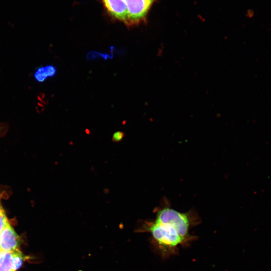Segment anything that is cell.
<instances>
[{
    "label": "cell",
    "mask_w": 271,
    "mask_h": 271,
    "mask_svg": "<svg viewBox=\"0 0 271 271\" xmlns=\"http://www.w3.org/2000/svg\"><path fill=\"white\" fill-rule=\"evenodd\" d=\"M155 218L145 221L138 231L151 235L153 250L163 259L178 254V246H189L197 238L190 233V229L201 222L197 211L191 209L185 213L173 209L166 198L154 210Z\"/></svg>",
    "instance_id": "obj_1"
},
{
    "label": "cell",
    "mask_w": 271,
    "mask_h": 271,
    "mask_svg": "<svg viewBox=\"0 0 271 271\" xmlns=\"http://www.w3.org/2000/svg\"><path fill=\"white\" fill-rule=\"evenodd\" d=\"M153 1L124 0L127 9L128 25L137 23L144 18Z\"/></svg>",
    "instance_id": "obj_2"
},
{
    "label": "cell",
    "mask_w": 271,
    "mask_h": 271,
    "mask_svg": "<svg viewBox=\"0 0 271 271\" xmlns=\"http://www.w3.org/2000/svg\"><path fill=\"white\" fill-rule=\"evenodd\" d=\"M20 237L9 222L0 233V250L12 252L18 249Z\"/></svg>",
    "instance_id": "obj_3"
},
{
    "label": "cell",
    "mask_w": 271,
    "mask_h": 271,
    "mask_svg": "<svg viewBox=\"0 0 271 271\" xmlns=\"http://www.w3.org/2000/svg\"><path fill=\"white\" fill-rule=\"evenodd\" d=\"M103 1L111 15L128 25V13L124 0H103Z\"/></svg>",
    "instance_id": "obj_4"
},
{
    "label": "cell",
    "mask_w": 271,
    "mask_h": 271,
    "mask_svg": "<svg viewBox=\"0 0 271 271\" xmlns=\"http://www.w3.org/2000/svg\"><path fill=\"white\" fill-rule=\"evenodd\" d=\"M56 72L55 67L52 65L41 67L37 69L34 73V77L38 82H43L48 77L53 76Z\"/></svg>",
    "instance_id": "obj_5"
},
{
    "label": "cell",
    "mask_w": 271,
    "mask_h": 271,
    "mask_svg": "<svg viewBox=\"0 0 271 271\" xmlns=\"http://www.w3.org/2000/svg\"><path fill=\"white\" fill-rule=\"evenodd\" d=\"M0 271H12V252L0 250Z\"/></svg>",
    "instance_id": "obj_6"
},
{
    "label": "cell",
    "mask_w": 271,
    "mask_h": 271,
    "mask_svg": "<svg viewBox=\"0 0 271 271\" xmlns=\"http://www.w3.org/2000/svg\"><path fill=\"white\" fill-rule=\"evenodd\" d=\"M26 259L25 255L19 250L12 252V269L17 271Z\"/></svg>",
    "instance_id": "obj_7"
},
{
    "label": "cell",
    "mask_w": 271,
    "mask_h": 271,
    "mask_svg": "<svg viewBox=\"0 0 271 271\" xmlns=\"http://www.w3.org/2000/svg\"><path fill=\"white\" fill-rule=\"evenodd\" d=\"M8 222L9 221L0 201V233Z\"/></svg>",
    "instance_id": "obj_8"
},
{
    "label": "cell",
    "mask_w": 271,
    "mask_h": 271,
    "mask_svg": "<svg viewBox=\"0 0 271 271\" xmlns=\"http://www.w3.org/2000/svg\"><path fill=\"white\" fill-rule=\"evenodd\" d=\"M124 137V133L122 131L115 132L112 137V141L114 142H118L122 140Z\"/></svg>",
    "instance_id": "obj_9"
}]
</instances>
